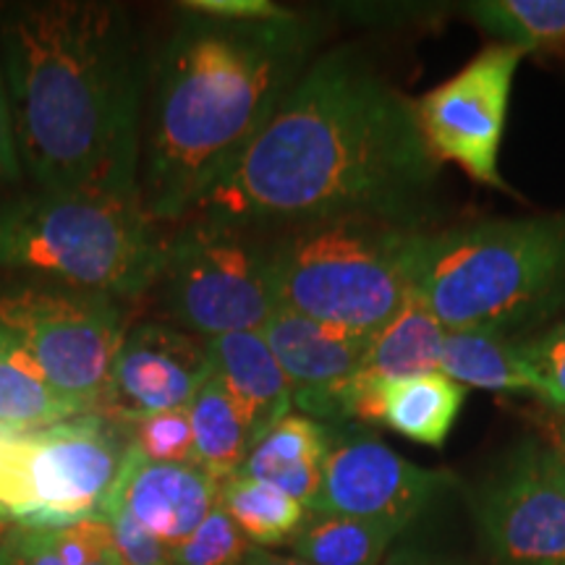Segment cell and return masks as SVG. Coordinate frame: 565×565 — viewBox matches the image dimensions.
<instances>
[{
    "mask_svg": "<svg viewBox=\"0 0 565 565\" xmlns=\"http://www.w3.org/2000/svg\"><path fill=\"white\" fill-rule=\"evenodd\" d=\"M437 179L440 162L422 137L416 103L343 45L309 63L192 215L244 228L333 217L422 228Z\"/></svg>",
    "mask_w": 565,
    "mask_h": 565,
    "instance_id": "1",
    "label": "cell"
},
{
    "mask_svg": "<svg viewBox=\"0 0 565 565\" xmlns=\"http://www.w3.org/2000/svg\"><path fill=\"white\" fill-rule=\"evenodd\" d=\"M0 66L21 171L38 189L139 202L145 76L121 3L0 6Z\"/></svg>",
    "mask_w": 565,
    "mask_h": 565,
    "instance_id": "2",
    "label": "cell"
},
{
    "mask_svg": "<svg viewBox=\"0 0 565 565\" xmlns=\"http://www.w3.org/2000/svg\"><path fill=\"white\" fill-rule=\"evenodd\" d=\"M320 38V26L294 11L275 19L181 11L158 63L139 160V202L154 221L192 215L315 61Z\"/></svg>",
    "mask_w": 565,
    "mask_h": 565,
    "instance_id": "3",
    "label": "cell"
},
{
    "mask_svg": "<svg viewBox=\"0 0 565 565\" xmlns=\"http://www.w3.org/2000/svg\"><path fill=\"white\" fill-rule=\"evenodd\" d=\"M406 280L445 330L534 328L565 307V212L414 228Z\"/></svg>",
    "mask_w": 565,
    "mask_h": 565,
    "instance_id": "4",
    "label": "cell"
},
{
    "mask_svg": "<svg viewBox=\"0 0 565 565\" xmlns=\"http://www.w3.org/2000/svg\"><path fill=\"white\" fill-rule=\"evenodd\" d=\"M158 225L141 202L34 189L0 204V267L131 299L158 280Z\"/></svg>",
    "mask_w": 565,
    "mask_h": 565,
    "instance_id": "5",
    "label": "cell"
},
{
    "mask_svg": "<svg viewBox=\"0 0 565 565\" xmlns=\"http://www.w3.org/2000/svg\"><path fill=\"white\" fill-rule=\"evenodd\" d=\"M414 228L374 217L296 225L270 246L275 301L356 335H374L408 291L406 238Z\"/></svg>",
    "mask_w": 565,
    "mask_h": 565,
    "instance_id": "6",
    "label": "cell"
},
{
    "mask_svg": "<svg viewBox=\"0 0 565 565\" xmlns=\"http://www.w3.org/2000/svg\"><path fill=\"white\" fill-rule=\"evenodd\" d=\"M126 450V427L103 414L0 433V526L30 532L100 519Z\"/></svg>",
    "mask_w": 565,
    "mask_h": 565,
    "instance_id": "7",
    "label": "cell"
},
{
    "mask_svg": "<svg viewBox=\"0 0 565 565\" xmlns=\"http://www.w3.org/2000/svg\"><path fill=\"white\" fill-rule=\"evenodd\" d=\"M152 288L168 322L200 338L263 330L278 309L270 249L244 225L210 215L186 217L166 238Z\"/></svg>",
    "mask_w": 565,
    "mask_h": 565,
    "instance_id": "8",
    "label": "cell"
},
{
    "mask_svg": "<svg viewBox=\"0 0 565 565\" xmlns=\"http://www.w3.org/2000/svg\"><path fill=\"white\" fill-rule=\"evenodd\" d=\"M118 299L58 286H19L0 294V333L40 366L61 393L100 408L126 335Z\"/></svg>",
    "mask_w": 565,
    "mask_h": 565,
    "instance_id": "9",
    "label": "cell"
},
{
    "mask_svg": "<svg viewBox=\"0 0 565 565\" xmlns=\"http://www.w3.org/2000/svg\"><path fill=\"white\" fill-rule=\"evenodd\" d=\"M492 565H565V475L553 445L519 443L477 490Z\"/></svg>",
    "mask_w": 565,
    "mask_h": 565,
    "instance_id": "10",
    "label": "cell"
},
{
    "mask_svg": "<svg viewBox=\"0 0 565 565\" xmlns=\"http://www.w3.org/2000/svg\"><path fill=\"white\" fill-rule=\"evenodd\" d=\"M524 55L519 47L500 42L484 47L458 74L416 103L422 137L440 166L456 162L477 183L505 189L498 160L513 76Z\"/></svg>",
    "mask_w": 565,
    "mask_h": 565,
    "instance_id": "11",
    "label": "cell"
},
{
    "mask_svg": "<svg viewBox=\"0 0 565 565\" xmlns=\"http://www.w3.org/2000/svg\"><path fill=\"white\" fill-rule=\"evenodd\" d=\"M450 484L445 471L424 469L364 427L335 429L322 484L309 511L356 515L406 529Z\"/></svg>",
    "mask_w": 565,
    "mask_h": 565,
    "instance_id": "12",
    "label": "cell"
},
{
    "mask_svg": "<svg viewBox=\"0 0 565 565\" xmlns=\"http://www.w3.org/2000/svg\"><path fill=\"white\" fill-rule=\"evenodd\" d=\"M212 377L207 338L171 322H139L126 330L97 414L113 422L183 408Z\"/></svg>",
    "mask_w": 565,
    "mask_h": 565,
    "instance_id": "13",
    "label": "cell"
},
{
    "mask_svg": "<svg viewBox=\"0 0 565 565\" xmlns=\"http://www.w3.org/2000/svg\"><path fill=\"white\" fill-rule=\"evenodd\" d=\"M221 498V482L196 463H154L126 450L105 505H118L168 547L181 545L207 519Z\"/></svg>",
    "mask_w": 565,
    "mask_h": 565,
    "instance_id": "14",
    "label": "cell"
},
{
    "mask_svg": "<svg viewBox=\"0 0 565 565\" xmlns=\"http://www.w3.org/2000/svg\"><path fill=\"white\" fill-rule=\"evenodd\" d=\"M212 372L221 380L257 445L294 408V385L259 330L207 338ZM252 454V450H249Z\"/></svg>",
    "mask_w": 565,
    "mask_h": 565,
    "instance_id": "15",
    "label": "cell"
},
{
    "mask_svg": "<svg viewBox=\"0 0 565 565\" xmlns=\"http://www.w3.org/2000/svg\"><path fill=\"white\" fill-rule=\"evenodd\" d=\"M259 333L286 372L294 393L320 391L362 366L372 335L330 328L312 317L278 307Z\"/></svg>",
    "mask_w": 565,
    "mask_h": 565,
    "instance_id": "16",
    "label": "cell"
},
{
    "mask_svg": "<svg viewBox=\"0 0 565 565\" xmlns=\"http://www.w3.org/2000/svg\"><path fill=\"white\" fill-rule=\"evenodd\" d=\"M333 435L335 429L328 424L291 412L254 445L242 475L278 487L309 511L320 492Z\"/></svg>",
    "mask_w": 565,
    "mask_h": 565,
    "instance_id": "17",
    "label": "cell"
},
{
    "mask_svg": "<svg viewBox=\"0 0 565 565\" xmlns=\"http://www.w3.org/2000/svg\"><path fill=\"white\" fill-rule=\"evenodd\" d=\"M443 338V322L433 315L427 301L408 288L398 312L370 338V349L359 372L377 385L437 372Z\"/></svg>",
    "mask_w": 565,
    "mask_h": 565,
    "instance_id": "18",
    "label": "cell"
},
{
    "mask_svg": "<svg viewBox=\"0 0 565 565\" xmlns=\"http://www.w3.org/2000/svg\"><path fill=\"white\" fill-rule=\"evenodd\" d=\"M437 372L466 391L482 387L492 393H529L545 401V387L511 338L445 330Z\"/></svg>",
    "mask_w": 565,
    "mask_h": 565,
    "instance_id": "19",
    "label": "cell"
},
{
    "mask_svg": "<svg viewBox=\"0 0 565 565\" xmlns=\"http://www.w3.org/2000/svg\"><path fill=\"white\" fill-rule=\"evenodd\" d=\"M84 414L95 408L53 387L19 343L0 333V433H34Z\"/></svg>",
    "mask_w": 565,
    "mask_h": 565,
    "instance_id": "20",
    "label": "cell"
},
{
    "mask_svg": "<svg viewBox=\"0 0 565 565\" xmlns=\"http://www.w3.org/2000/svg\"><path fill=\"white\" fill-rule=\"evenodd\" d=\"M466 387L443 372L416 374L383 385L380 424L406 440L443 448L466 404Z\"/></svg>",
    "mask_w": 565,
    "mask_h": 565,
    "instance_id": "21",
    "label": "cell"
},
{
    "mask_svg": "<svg viewBox=\"0 0 565 565\" xmlns=\"http://www.w3.org/2000/svg\"><path fill=\"white\" fill-rule=\"evenodd\" d=\"M401 532L385 521L307 511L291 550L309 565H383Z\"/></svg>",
    "mask_w": 565,
    "mask_h": 565,
    "instance_id": "22",
    "label": "cell"
},
{
    "mask_svg": "<svg viewBox=\"0 0 565 565\" xmlns=\"http://www.w3.org/2000/svg\"><path fill=\"white\" fill-rule=\"evenodd\" d=\"M189 416L194 433V463L217 482L242 475L254 443L242 412L215 372L189 404Z\"/></svg>",
    "mask_w": 565,
    "mask_h": 565,
    "instance_id": "23",
    "label": "cell"
},
{
    "mask_svg": "<svg viewBox=\"0 0 565 565\" xmlns=\"http://www.w3.org/2000/svg\"><path fill=\"white\" fill-rule=\"evenodd\" d=\"M217 503L231 515L233 524L242 529L246 540L263 550L291 545L307 519V508L299 500L288 498L278 487L244 475L221 482Z\"/></svg>",
    "mask_w": 565,
    "mask_h": 565,
    "instance_id": "24",
    "label": "cell"
},
{
    "mask_svg": "<svg viewBox=\"0 0 565 565\" xmlns=\"http://www.w3.org/2000/svg\"><path fill=\"white\" fill-rule=\"evenodd\" d=\"M466 13L500 45L524 53L565 47V0H479Z\"/></svg>",
    "mask_w": 565,
    "mask_h": 565,
    "instance_id": "25",
    "label": "cell"
},
{
    "mask_svg": "<svg viewBox=\"0 0 565 565\" xmlns=\"http://www.w3.org/2000/svg\"><path fill=\"white\" fill-rule=\"evenodd\" d=\"M129 445L154 463H194V433L189 406L139 416L124 424Z\"/></svg>",
    "mask_w": 565,
    "mask_h": 565,
    "instance_id": "26",
    "label": "cell"
},
{
    "mask_svg": "<svg viewBox=\"0 0 565 565\" xmlns=\"http://www.w3.org/2000/svg\"><path fill=\"white\" fill-rule=\"evenodd\" d=\"M249 553L252 542L217 503L194 534L173 547V561L175 565H246Z\"/></svg>",
    "mask_w": 565,
    "mask_h": 565,
    "instance_id": "27",
    "label": "cell"
},
{
    "mask_svg": "<svg viewBox=\"0 0 565 565\" xmlns=\"http://www.w3.org/2000/svg\"><path fill=\"white\" fill-rule=\"evenodd\" d=\"M100 519L110 526L113 547L124 565H175L173 547L141 529L124 508L103 505Z\"/></svg>",
    "mask_w": 565,
    "mask_h": 565,
    "instance_id": "28",
    "label": "cell"
},
{
    "mask_svg": "<svg viewBox=\"0 0 565 565\" xmlns=\"http://www.w3.org/2000/svg\"><path fill=\"white\" fill-rule=\"evenodd\" d=\"M519 349L545 387L547 404L565 412V322L526 338L519 343Z\"/></svg>",
    "mask_w": 565,
    "mask_h": 565,
    "instance_id": "29",
    "label": "cell"
},
{
    "mask_svg": "<svg viewBox=\"0 0 565 565\" xmlns=\"http://www.w3.org/2000/svg\"><path fill=\"white\" fill-rule=\"evenodd\" d=\"M183 9L221 19H275L288 13L267 0H192V3H183Z\"/></svg>",
    "mask_w": 565,
    "mask_h": 565,
    "instance_id": "30",
    "label": "cell"
},
{
    "mask_svg": "<svg viewBox=\"0 0 565 565\" xmlns=\"http://www.w3.org/2000/svg\"><path fill=\"white\" fill-rule=\"evenodd\" d=\"M21 160L17 152V137H13L9 92H6L3 66H0V179L19 181Z\"/></svg>",
    "mask_w": 565,
    "mask_h": 565,
    "instance_id": "31",
    "label": "cell"
},
{
    "mask_svg": "<svg viewBox=\"0 0 565 565\" xmlns=\"http://www.w3.org/2000/svg\"><path fill=\"white\" fill-rule=\"evenodd\" d=\"M13 553H17L19 565H63L58 557L51 553L45 545V536L40 529H30V532H11L9 534ZM95 565H124L121 557H110V561H100Z\"/></svg>",
    "mask_w": 565,
    "mask_h": 565,
    "instance_id": "32",
    "label": "cell"
},
{
    "mask_svg": "<svg viewBox=\"0 0 565 565\" xmlns=\"http://www.w3.org/2000/svg\"><path fill=\"white\" fill-rule=\"evenodd\" d=\"M383 565H456L450 561H445L440 555L424 553V550H414V547H404L398 553L387 555Z\"/></svg>",
    "mask_w": 565,
    "mask_h": 565,
    "instance_id": "33",
    "label": "cell"
},
{
    "mask_svg": "<svg viewBox=\"0 0 565 565\" xmlns=\"http://www.w3.org/2000/svg\"><path fill=\"white\" fill-rule=\"evenodd\" d=\"M246 565H309V563H303L301 557L296 555H280V553H273V550L252 547L249 557H246Z\"/></svg>",
    "mask_w": 565,
    "mask_h": 565,
    "instance_id": "34",
    "label": "cell"
},
{
    "mask_svg": "<svg viewBox=\"0 0 565 565\" xmlns=\"http://www.w3.org/2000/svg\"><path fill=\"white\" fill-rule=\"evenodd\" d=\"M0 565H19L17 553H13V545H11L9 536H6V540L0 542Z\"/></svg>",
    "mask_w": 565,
    "mask_h": 565,
    "instance_id": "35",
    "label": "cell"
},
{
    "mask_svg": "<svg viewBox=\"0 0 565 565\" xmlns=\"http://www.w3.org/2000/svg\"><path fill=\"white\" fill-rule=\"evenodd\" d=\"M553 450L557 454V458H561V466H563V475H565V437L557 435L555 443H553Z\"/></svg>",
    "mask_w": 565,
    "mask_h": 565,
    "instance_id": "36",
    "label": "cell"
},
{
    "mask_svg": "<svg viewBox=\"0 0 565 565\" xmlns=\"http://www.w3.org/2000/svg\"><path fill=\"white\" fill-rule=\"evenodd\" d=\"M561 437H565V427H563V429H561Z\"/></svg>",
    "mask_w": 565,
    "mask_h": 565,
    "instance_id": "37",
    "label": "cell"
}]
</instances>
